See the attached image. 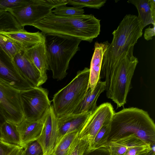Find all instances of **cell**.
<instances>
[{
    "label": "cell",
    "instance_id": "6da1fadb",
    "mask_svg": "<svg viewBox=\"0 0 155 155\" xmlns=\"http://www.w3.org/2000/svg\"><path fill=\"white\" fill-rule=\"evenodd\" d=\"M32 26L45 35L78 39L91 42L100 32V20L92 15L61 16L52 12Z\"/></svg>",
    "mask_w": 155,
    "mask_h": 155
},
{
    "label": "cell",
    "instance_id": "7a4b0ae2",
    "mask_svg": "<svg viewBox=\"0 0 155 155\" xmlns=\"http://www.w3.org/2000/svg\"><path fill=\"white\" fill-rule=\"evenodd\" d=\"M110 124L108 141L135 134L151 145L155 144V124L148 112L142 109L130 107L115 112Z\"/></svg>",
    "mask_w": 155,
    "mask_h": 155
},
{
    "label": "cell",
    "instance_id": "3957f363",
    "mask_svg": "<svg viewBox=\"0 0 155 155\" xmlns=\"http://www.w3.org/2000/svg\"><path fill=\"white\" fill-rule=\"evenodd\" d=\"M131 46L125 57L115 65L101 68L100 79H105L106 95L117 105V108L126 103L127 95L131 88V80L138 59L133 54Z\"/></svg>",
    "mask_w": 155,
    "mask_h": 155
},
{
    "label": "cell",
    "instance_id": "277c9868",
    "mask_svg": "<svg viewBox=\"0 0 155 155\" xmlns=\"http://www.w3.org/2000/svg\"><path fill=\"white\" fill-rule=\"evenodd\" d=\"M143 28L137 16L126 15L112 33L113 38L104 53L101 68L116 64L126 56L143 34Z\"/></svg>",
    "mask_w": 155,
    "mask_h": 155
},
{
    "label": "cell",
    "instance_id": "5b68a950",
    "mask_svg": "<svg viewBox=\"0 0 155 155\" xmlns=\"http://www.w3.org/2000/svg\"><path fill=\"white\" fill-rule=\"evenodd\" d=\"M45 36L49 69L54 79L61 80L67 74L70 61L79 50L82 40L58 35Z\"/></svg>",
    "mask_w": 155,
    "mask_h": 155
},
{
    "label": "cell",
    "instance_id": "8992f818",
    "mask_svg": "<svg viewBox=\"0 0 155 155\" xmlns=\"http://www.w3.org/2000/svg\"><path fill=\"white\" fill-rule=\"evenodd\" d=\"M89 76L87 68L78 71L69 84L54 95L53 106L57 117L72 114L90 88Z\"/></svg>",
    "mask_w": 155,
    "mask_h": 155
},
{
    "label": "cell",
    "instance_id": "52a82bcc",
    "mask_svg": "<svg viewBox=\"0 0 155 155\" xmlns=\"http://www.w3.org/2000/svg\"><path fill=\"white\" fill-rule=\"evenodd\" d=\"M68 0H29L25 4L6 11L11 13L22 28L32 26L51 12L52 9L61 5H67Z\"/></svg>",
    "mask_w": 155,
    "mask_h": 155
},
{
    "label": "cell",
    "instance_id": "ba28073f",
    "mask_svg": "<svg viewBox=\"0 0 155 155\" xmlns=\"http://www.w3.org/2000/svg\"><path fill=\"white\" fill-rule=\"evenodd\" d=\"M20 96L24 118L27 120L40 118L51 106L48 91L40 87L21 91Z\"/></svg>",
    "mask_w": 155,
    "mask_h": 155
},
{
    "label": "cell",
    "instance_id": "9c48e42d",
    "mask_svg": "<svg viewBox=\"0 0 155 155\" xmlns=\"http://www.w3.org/2000/svg\"><path fill=\"white\" fill-rule=\"evenodd\" d=\"M21 92L0 78V111L6 121L17 125L24 118Z\"/></svg>",
    "mask_w": 155,
    "mask_h": 155
},
{
    "label": "cell",
    "instance_id": "30bf717a",
    "mask_svg": "<svg viewBox=\"0 0 155 155\" xmlns=\"http://www.w3.org/2000/svg\"><path fill=\"white\" fill-rule=\"evenodd\" d=\"M115 112L110 103H103L97 106L79 132L78 137L87 138L89 142L88 147L90 146L102 127L110 122Z\"/></svg>",
    "mask_w": 155,
    "mask_h": 155
},
{
    "label": "cell",
    "instance_id": "8fae6325",
    "mask_svg": "<svg viewBox=\"0 0 155 155\" xmlns=\"http://www.w3.org/2000/svg\"><path fill=\"white\" fill-rule=\"evenodd\" d=\"M0 78L20 91L35 87L24 78L17 68L13 59L0 46Z\"/></svg>",
    "mask_w": 155,
    "mask_h": 155
},
{
    "label": "cell",
    "instance_id": "7c38bea8",
    "mask_svg": "<svg viewBox=\"0 0 155 155\" xmlns=\"http://www.w3.org/2000/svg\"><path fill=\"white\" fill-rule=\"evenodd\" d=\"M58 124L53 105L44 114V125L41 135L36 140L41 145L43 155L52 154L57 143Z\"/></svg>",
    "mask_w": 155,
    "mask_h": 155
},
{
    "label": "cell",
    "instance_id": "4fadbf2b",
    "mask_svg": "<svg viewBox=\"0 0 155 155\" xmlns=\"http://www.w3.org/2000/svg\"><path fill=\"white\" fill-rule=\"evenodd\" d=\"M92 113L87 112L79 114H71L57 117L58 124L57 144L66 134L74 131L79 132Z\"/></svg>",
    "mask_w": 155,
    "mask_h": 155
},
{
    "label": "cell",
    "instance_id": "5bb4252c",
    "mask_svg": "<svg viewBox=\"0 0 155 155\" xmlns=\"http://www.w3.org/2000/svg\"><path fill=\"white\" fill-rule=\"evenodd\" d=\"M23 51L25 56L38 69L46 81L48 78L46 71L49 68L45 41L28 48Z\"/></svg>",
    "mask_w": 155,
    "mask_h": 155
},
{
    "label": "cell",
    "instance_id": "9a60e30c",
    "mask_svg": "<svg viewBox=\"0 0 155 155\" xmlns=\"http://www.w3.org/2000/svg\"><path fill=\"white\" fill-rule=\"evenodd\" d=\"M13 60L21 74L32 85L38 87L46 82L38 69L25 56L23 51L17 54Z\"/></svg>",
    "mask_w": 155,
    "mask_h": 155
},
{
    "label": "cell",
    "instance_id": "2e32d148",
    "mask_svg": "<svg viewBox=\"0 0 155 155\" xmlns=\"http://www.w3.org/2000/svg\"><path fill=\"white\" fill-rule=\"evenodd\" d=\"M44 120V114L41 118L36 120L24 118L17 125L21 147L24 148L29 143L38 138L43 129Z\"/></svg>",
    "mask_w": 155,
    "mask_h": 155
},
{
    "label": "cell",
    "instance_id": "e0dca14e",
    "mask_svg": "<svg viewBox=\"0 0 155 155\" xmlns=\"http://www.w3.org/2000/svg\"><path fill=\"white\" fill-rule=\"evenodd\" d=\"M145 142L135 135L131 134L109 141L98 149L105 150L109 155H124L130 149Z\"/></svg>",
    "mask_w": 155,
    "mask_h": 155
},
{
    "label": "cell",
    "instance_id": "ac0fdd59",
    "mask_svg": "<svg viewBox=\"0 0 155 155\" xmlns=\"http://www.w3.org/2000/svg\"><path fill=\"white\" fill-rule=\"evenodd\" d=\"M110 43L107 41L100 43L96 41L91 61L90 69L89 87L92 92L100 80V73L103 57Z\"/></svg>",
    "mask_w": 155,
    "mask_h": 155
},
{
    "label": "cell",
    "instance_id": "d6986e66",
    "mask_svg": "<svg viewBox=\"0 0 155 155\" xmlns=\"http://www.w3.org/2000/svg\"><path fill=\"white\" fill-rule=\"evenodd\" d=\"M19 45L24 51L36 44L45 41V35L39 31L28 32L24 28L16 31L0 32Z\"/></svg>",
    "mask_w": 155,
    "mask_h": 155
},
{
    "label": "cell",
    "instance_id": "ffe728a7",
    "mask_svg": "<svg viewBox=\"0 0 155 155\" xmlns=\"http://www.w3.org/2000/svg\"><path fill=\"white\" fill-rule=\"evenodd\" d=\"M104 81L100 80L92 92L89 88L87 92L74 110L72 114H79L84 112L92 113L97 108V101L101 94L105 91Z\"/></svg>",
    "mask_w": 155,
    "mask_h": 155
},
{
    "label": "cell",
    "instance_id": "44dd1931",
    "mask_svg": "<svg viewBox=\"0 0 155 155\" xmlns=\"http://www.w3.org/2000/svg\"><path fill=\"white\" fill-rule=\"evenodd\" d=\"M1 139L6 143L21 146V141L17 125L6 121L0 128Z\"/></svg>",
    "mask_w": 155,
    "mask_h": 155
},
{
    "label": "cell",
    "instance_id": "7402d4cb",
    "mask_svg": "<svg viewBox=\"0 0 155 155\" xmlns=\"http://www.w3.org/2000/svg\"><path fill=\"white\" fill-rule=\"evenodd\" d=\"M127 2L133 4L137 8L138 13L137 18L143 28L150 24L155 25V21L152 16L149 0H129Z\"/></svg>",
    "mask_w": 155,
    "mask_h": 155
},
{
    "label": "cell",
    "instance_id": "603a6c76",
    "mask_svg": "<svg viewBox=\"0 0 155 155\" xmlns=\"http://www.w3.org/2000/svg\"><path fill=\"white\" fill-rule=\"evenodd\" d=\"M79 131L71 132L64 135L56 146L52 155H67L71 146L78 136Z\"/></svg>",
    "mask_w": 155,
    "mask_h": 155
},
{
    "label": "cell",
    "instance_id": "cb8c5ba5",
    "mask_svg": "<svg viewBox=\"0 0 155 155\" xmlns=\"http://www.w3.org/2000/svg\"><path fill=\"white\" fill-rule=\"evenodd\" d=\"M22 28L11 13L7 11H0V32H13Z\"/></svg>",
    "mask_w": 155,
    "mask_h": 155
},
{
    "label": "cell",
    "instance_id": "d4e9b609",
    "mask_svg": "<svg viewBox=\"0 0 155 155\" xmlns=\"http://www.w3.org/2000/svg\"><path fill=\"white\" fill-rule=\"evenodd\" d=\"M110 122L103 126L96 135L94 140L89 146L87 153L93 152L107 143L110 132Z\"/></svg>",
    "mask_w": 155,
    "mask_h": 155
},
{
    "label": "cell",
    "instance_id": "484cf974",
    "mask_svg": "<svg viewBox=\"0 0 155 155\" xmlns=\"http://www.w3.org/2000/svg\"><path fill=\"white\" fill-rule=\"evenodd\" d=\"M0 46L13 59L18 53L23 51L22 48L10 39L0 34Z\"/></svg>",
    "mask_w": 155,
    "mask_h": 155
},
{
    "label": "cell",
    "instance_id": "4316f807",
    "mask_svg": "<svg viewBox=\"0 0 155 155\" xmlns=\"http://www.w3.org/2000/svg\"><path fill=\"white\" fill-rule=\"evenodd\" d=\"M83 7L81 6H67L65 5H61L56 7L52 10L51 12L54 14L61 16H72L84 14Z\"/></svg>",
    "mask_w": 155,
    "mask_h": 155
},
{
    "label": "cell",
    "instance_id": "83f0119b",
    "mask_svg": "<svg viewBox=\"0 0 155 155\" xmlns=\"http://www.w3.org/2000/svg\"><path fill=\"white\" fill-rule=\"evenodd\" d=\"M89 142L85 137H78L71 146L67 155H84L87 152Z\"/></svg>",
    "mask_w": 155,
    "mask_h": 155
},
{
    "label": "cell",
    "instance_id": "f1b7e54d",
    "mask_svg": "<svg viewBox=\"0 0 155 155\" xmlns=\"http://www.w3.org/2000/svg\"><path fill=\"white\" fill-rule=\"evenodd\" d=\"M106 2L105 0H68L67 4L90 8L99 9Z\"/></svg>",
    "mask_w": 155,
    "mask_h": 155
},
{
    "label": "cell",
    "instance_id": "f546056e",
    "mask_svg": "<svg viewBox=\"0 0 155 155\" xmlns=\"http://www.w3.org/2000/svg\"><path fill=\"white\" fill-rule=\"evenodd\" d=\"M24 148L0 140V155H18Z\"/></svg>",
    "mask_w": 155,
    "mask_h": 155
},
{
    "label": "cell",
    "instance_id": "4dcf8cb0",
    "mask_svg": "<svg viewBox=\"0 0 155 155\" xmlns=\"http://www.w3.org/2000/svg\"><path fill=\"white\" fill-rule=\"evenodd\" d=\"M29 0H0V11L23 5Z\"/></svg>",
    "mask_w": 155,
    "mask_h": 155
},
{
    "label": "cell",
    "instance_id": "1f68e13d",
    "mask_svg": "<svg viewBox=\"0 0 155 155\" xmlns=\"http://www.w3.org/2000/svg\"><path fill=\"white\" fill-rule=\"evenodd\" d=\"M24 149L25 155L43 154L42 147L36 140L30 143Z\"/></svg>",
    "mask_w": 155,
    "mask_h": 155
},
{
    "label": "cell",
    "instance_id": "d6a6232c",
    "mask_svg": "<svg viewBox=\"0 0 155 155\" xmlns=\"http://www.w3.org/2000/svg\"><path fill=\"white\" fill-rule=\"evenodd\" d=\"M151 150V144L145 142L130 149L124 155H140Z\"/></svg>",
    "mask_w": 155,
    "mask_h": 155
},
{
    "label": "cell",
    "instance_id": "836d02e7",
    "mask_svg": "<svg viewBox=\"0 0 155 155\" xmlns=\"http://www.w3.org/2000/svg\"><path fill=\"white\" fill-rule=\"evenodd\" d=\"M153 26V28L149 27L145 30L144 37L147 41L152 39L153 37L155 35V25Z\"/></svg>",
    "mask_w": 155,
    "mask_h": 155
},
{
    "label": "cell",
    "instance_id": "e575fe53",
    "mask_svg": "<svg viewBox=\"0 0 155 155\" xmlns=\"http://www.w3.org/2000/svg\"><path fill=\"white\" fill-rule=\"evenodd\" d=\"M149 3L153 19L155 21V0H149Z\"/></svg>",
    "mask_w": 155,
    "mask_h": 155
},
{
    "label": "cell",
    "instance_id": "d590c367",
    "mask_svg": "<svg viewBox=\"0 0 155 155\" xmlns=\"http://www.w3.org/2000/svg\"><path fill=\"white\" fill-rule=\"evenodd\" d=\"M6 120L5 119L4 117L2 115V114L0 111V127L2 124L6 121ZM0 140L1 139V137L0 135Z\"/></svg>",
    "mask_w": 155,
    "mask_h": 155
},
{
    "label": "cell",
    "instance_id": "8d00e7d4",
    "mask_svg": "<svg viewBox=\"0 0 155 155\" xmlns=\"http://www.w3.org/2000/svg\"><path fill=\"white\" fill-rule=\"evenodd\" d=\"M155 154V152H154L151 150L149 152H147L140 155H154Z\"/></svg>",
    "mask_w": 155,
    "mask_h": 155
},
{
    "label": "cell",
    "instance_id": "74e56055",
    "mask_svg": "<svg viewBox=\"0 0 155 155\" xmlns=\"http://www.w3.org/2000/svg\"><path fill=\"white\" fill-rule=\"evenodd\" d=\"M18 155H25L24 148L21 150Z\"/></svg>",
    "mask_w": 155,
    "mask_h": 155
},
{
    "label": "cell",
    "instance_id": "f35d334b",
    "mask_svg": "<svg viewBox=\"0 0 155 155\" xmlns=\"http://www.w3.org/2000/svg\"><path fill=\"white\" fill-rule=\"evenodd\" d=\"M91 155H102L98 154H91Z\"/></svg>",
    "mask_w": 155,
    "mask_h": 155
},
{
    "label": "cell",
    "instance_id": "ab89813d",
    "mask_svg": "<svg viewBox=\"0 0 155 155\" xmlns=\"http://www.w3.org/2000/svg\"><path fill=\"white\" fill-rule=\"evenodd\" d=\"M41 155H43V154H41Z\"/></svg>",
    "mask_w": 155,
    "mask_h": 155
},
{
    "label": "cell",
    "instance_id": "60d3db41",
    "mask_svg": "<svg viewBox=\"0 0 155 155\" xmlns=\"http://www.w3.org/2000/svg\"><path fill=\"white\" fill-rule=\"evenodd\" d=\"M51 155H52V154H51Z\"/></svg>",
    "mask_w": 155,
    "mask_h": 155
},
{
    "label": "cell",
    "instance_id": "b9f144b4",
    "mask_svg": "<svg viewBox=\"0 0 155 155\" xmlns=\"http://www.w3.org/2000/svg\"></svg>",
    "mask_w": 155,
    "mask_h": 155
}]
</instances>
